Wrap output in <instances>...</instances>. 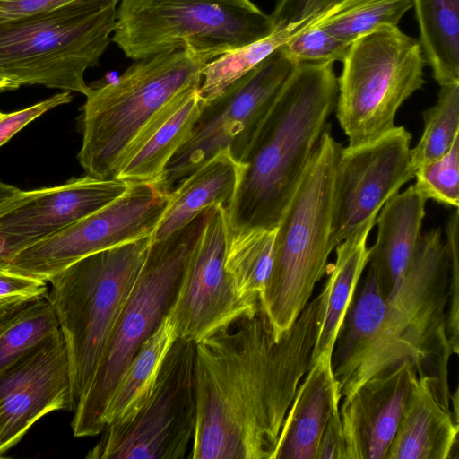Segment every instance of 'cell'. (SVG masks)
<instances>
[{"label":"cell","instance_id":"cell-41","mask_svg":"<svg viewBox=\"0 0 459 459\" xmlns=\"http://www.w3.org/2000/svg\"><path fill=\"white\" fill-rule=\"evenodd\" d=\"M22 248L16 237L0 231V272L9 271L14 256Z\"/></svg>","mask_w":459,"mask_h":459},{"label":"cell","instance_id":"cell-42","mask_svg":"<svg viewBox=\"0 0 459 459\" xmlns=\"http://www.w3.org/2000/svg\"><path fill=\"white\" fill-rule=\"evenodd\" d=\"M21 189L0 180V203L16 195Z\"/></svg>","mask_w":459,"mask_h":459},{"label":"cell","instance_id":"cell-11","mask_svg":"<svg viewBox=\"0 0 459 459\" xmlns=\"http://www.w3.org/2000/svg\"><path fill=\"white\" fill-rule=\"evenodd\" d=\"M195 343L177 338L139 404L109 424L88 459H183L196 421Z\"/></svg>","mask_w":459,"mask_h":459},{"label":"cell","instance_id":"cell-19","mask_svg":"<svg viewBox=\"0 0 459 459\" xmlns=\"http://www.w3.org/2000/svg\"><path fill=\"white\" fill-rule=\"evenodd\" d=\"M199 88L177 95L151 118L122 154L114 178L129 184L160 179L200 116L203 101Z\"/></svg>","mask_w":459,"mask_h":459},{"label":"cell","instance_id":"cell-37","mask_svg":"<svg viewBox=\"0 0 459 459\" xmlns=\"http://www.w3.org/2000/svg\"><path fill=\"white\" fill-rule=\"evenodd\" d=\"M48 294L47 281L10 271L0 272V314Z\"/></svg>","mask_w":459,"mask_h":459},{"label":"cell","instance_id":"cell-44","mask_svg":"<svg viewBox=\"0 0 459 459\" xmlns=\"http://www.w3.org/2000/svg\"><path fill=\"white\" fill-rule=\"evenodd\" d=\"M3 113L0 111V116L2 115Z\"/></svg>","mask_w":459,"mask_h":459},{"label":"cell","instance_id":"cell-35","mask_svg":"<svg viewBox=\"0 0 459 459\" xmlns=\"http://www.w3.org/2000/svg\"><path fill=\"white\" fill-rule=\"evenodd\" d=\"M446 245L449 256V299L447 333L452 354H458L459 343V212L455 209L446 223Z\"/></svg>","mask_w":459,"mask_h":459},{"label":"cell","instance_id":"cell-34","mask_svg":"<svg viewBox=\"0 0 459 459\" xmlns=\"http://www.w3.org/2000/svg\"><path fill=\"white\" fill-rule=\"evenodd\" d=\"M351 45L320 27L307 25L292 34L281 48L294 65L334 63L345 58Z\"/></svg>","mask_w":459,"mask_h":459},{"label":"cell","instance_id":"cell-5","mask_svg":"<svg viewBox=\"0 0 459 459\" xmlns=\"http://www.w3.org/2000/svg\"><path fill=\"white\" fill-rule=\"evenodd\" d=\"M120 0H77L0 22V71L21 85L86 95L115 30Z\"/></svg>","mask_w":459,"mask_h":459},{"label":"cell","instance_id":"cell-33","mask_svg":"<svg viewBox=\"0 0 459 459\" xmlns=\"http://www.w3.org/2000/svg\"><path fill=\"white\" fill-rule=\"evenodd\" d=\"M414 186L428 200L459 207V137L443 156L418 168Z\"/></svg>","mask_w":459,"mask_h":459},{"label":"cell","instance_id":"cell-9","mask_svg":"<svg viewBox=\"0 0 459 459\" xmlns=\"http://www.w3.org/2000/svg\"><path fill=\"white\" fill-rule=\"evenodd\" d=\"M273 30L251 0H121L111 40L134 60L187 49L207 63Z\"/></svg>","mask_w":459,"mask_h":459},{"label":"cell","instance_id":"cell-32","mask_svg":"<svg viewBox=\"0 0 459 459\" xmlns=\"http://www.w3.org/2000/svg\"><path fill=\"white\" fill-rule=\"evenodd\" d=\"M424 129L411 149L415 170L445 155L459 137V83L440 86L437 102L423 111Z\"/></svg>","mask_w":459,"mask_h":459},{"label":"cell","instance_id":"cell-10","mask_svg":"<svg viewBox=\"0 0 459 459\" xmlns=\"http://www.w3.org/2000/svg\"><path fill=\"white\" fill-rule=\"evenodd\" d=\"M342 62L336 117L356 147L395 126L400 107L425 84L426 61L419 40L384 25L353 41Z\"/></svg>","mask_w":459,"mask_h":459},{"label":"cell","instance_id":"cell-2","mask_svg":"<svg viewBox=\"0 0 459 459\" xmlns=\"http://www.w3.org/2000/svg\"><path fill=\"white\" fill-rule=\"evenodd\" d=\"M337 95L333 63L294 65L242 160L239 185L226 209L230 232L277 227L335 110Z\"/></svg>","mask_w":459,"mask_h":459},{"label":"cell","instance_id":"cell-12","mask_svg":"<svg viewBox=\"0 0 459 459\" xmlns=\"http://www.w3.org/2000/svg\"><path fill=\"white\" fill-rule=\"evenodd\" d=\"M294 64L281 46L221 94L203 103L190 137L167 164L160 179L169 192L219 151L230 148L242 163L252 138Z\"/></svg>","mask_w":459,"mask_h":459},{"label":"cell","instance_id":"cell-7","mask_svg":"<svg viewBox=\"0 0 459 459\" xmlns=\"http://www.w3.org/2000/svg\"><path fill=\"white\" fill-rule=\"evenodd\" d=\"M152 236L87 255L52 276L50 300L67 349L75 406L145 261Z\"/></svg>","mask_w":459,"mask_h":459},{"label":"cell","instance_id":"cell-21","mask_svg":"<svg viewBox=\"0 0 459 459\" xmlns=\"http://www.w3.org/2000/svg\"><path fill=\"white\" fill-rule=\"evenodd\" d=\"M459 426L439 402L435 381L418 375L405 402L386 459H450Z\"/></svg>","mask_w":459,"mask_h":459},{"label":"cell","instance_id":"cell-4","mask_svg":"<svg viewBox=\"0 0 459 459\" xmlns=\"http://www.w3.org/2000/svg\"><path fill=\"white\" fill-rule=\"evenodd\" d=\"M342 149L327 124L277 224L273 265L260 297L277 340L309 302L335 248L332 221Z\"/></svg>","mask_w":459,"mask_h":459},{"label":"cell","instance_id":"cell-23","mask_svg":"<svg viewBox=\"0 0 459 459\" xmlns=\"http://www.w3.org/2000/svg\"><path fill=\"white\" fill-rule=\"evenodd\" d=\"M243 169L244 164L235 160L230 148L219 151L170 191L169 204L152 240L168 237L209 207L222 205L227 209L235 197Z\"/></svg>","mask_w":459,"mask_h":459},{"label":"cell","instance_id":"cell-28","mask_svg":"<svg viewBox=\"0 0 459 459\" xmlns=\"http://www.w3.org/2000/svg\"><path fill=\"white\" fill-rule=\"evenodd\" d=\"M275 234L276 228L228 230L224 268L241 296L260 300L273 265Z\"/></svg>","mask_w":459,"mask_h":459},{"label":"cell","instance_id":"cell-22","mask_svg":"<svg viewBox=\"0 0 459 459\" xmlns=\"http://www.w3.org/2000/svg\"><path fill=\"white\" fill-rule=\"evenodd\" d=\"M427 199L411 185L378 212L377 235L368 248V270L387 298L406 273L421 235Z\"/></svg>","mask_w":459,"mask_h":459},{"label":"cell","instance_id":"cell-13","mask_svg":"<svg viewBox=\"0 0 459 459\" xmlns=\"http://www.w3.org/2000/svg\"><path fill=\"white\" fill-rule=\"evenodd\" d=\"M169 201L170 192L159 180L131 183L108 204L22 248L9 271L48 282L87 255L152 236Z\"/></svg>","mask_w":459,"mask_h":459},{"label":"cell","instance_id":"cell-8","mask_svg":"<svg viewBox=\"0 0 459 459\" xmlns=\"http://www.w3.org/2000/svg\"><path fill=\"white\" fill-rule=\"evenodd\" d=\"M204 60L187 49L134 60L116 81L85 95L77 158L87 175L114 178L129 144L166 104L202 82Z\"/></svg>","mask_w":459,"mask_h":459},{"label":"cell","instance_id":"cell-31","mask_svg":"<svg viewBox=\"0 0 459 459\" xmlns=\"http://www.w3.org/2000/svg\"><path fill=\"white\" fill-rule=\"evenodd\" d=\"M291 35L288 30H273L261 39L224 53L204 64L202 68L204 81L199 88L203 103L221 94L288 41Z\"/></svg>","mask_w":459,"mask_h":459},{"label":"cell","instance_id":"cell-15","mask_svg":"<svg viewBox=\"0 0 459 459\" xmlns=\"http://www.w3.org/2000/svg\"><path fill=\"white\" fill-rule=\"evenodd\" d=\"M411 134L394 126L377 140L342 149L338 160L332 221L335 247L375 220L385 204L414 178Z\"/></svg>","mask_w":459,"mask_h":459},{"label":"cell","instance_id":"cell-6","mask_svg":"<svg viewBox=\"0 0 459 459\" xmlns=\"http://www.w3.org/2000/svg\"><path fill=\"white\" fill-rule=\"evenodd\" d=\"M210 209L168 237L152 240L92 381L74 411L71 428L74 437H95L104 430L103 416L112 393L141 346L168 316Z\"/></svg>","mask_w":459,"mask_h":459},{"label":"cell","instance_id":"cell-25","mask_svg":"<svg viewBox=\"0 0 459 459\" xmlns=\"http://www.w3.org/2000/svg\"><path fill=\"white\" fill-rule=\"evenodd\" d=\"M420 44L439 86L459 83V0H411Z\"/></svg>","mask_w":459,"mask_h":459},{"label":"cell","instance_id":"cell-17","mask_svg":"<svg viewBox=\"0 0 459 459\" xmlns=\"http://www.w3.org/2000/svg\"><path fill=\"white\" fill-rule=\"evenodd\" d=\"M128 186L117 178L86 175L57 186L20 190L0 203V231L26 247L108 204Z\"/></svg>","mask_w":459,"mask_h":459},{"label":"cell","instance_id":"cell-1","mask_svg":"<svg viewBox=\"0 0 459 459\" xmlns=\"http://www.w3.org/2000/svg\"><path fill=\"white\" fill-rule=\"evenodd\" d=\"M329 283L279 340L262 309L195 343L192 459H273L325 318Z\"/></svg>","mask_w":459,"mask_h":459},{"label":"cell","instance_id":"cell-38","mask_svg":"<svg viewBox=\"0 0 459 459\" xmlns=\"http://www.w3.org/2000/svg\"><path fill=\"white\" fill-rule=\"evenodd\" d=\"M71 100V92L63 91L29 108L12 113H3L0 116V146L42 114Z\"/></svg>","mask_w":459,"mask_h":459},{"label":"cell","instance_id":"cell-14","mask_svg":"<svg viewBox=\"0 0 459 459\" xmlns=\"http://www.w3.org/2000/svg\"><path fill=\"white\" fill-rule=\"evenodd\" d=\"M227 241L226 209L212 206L168 314L178 338L196 343L261 307L260 300L241 296L226 273Z\"/></svg>","mask_w":459,"mask_h":459},{"label":"cell","instance_id":"cell-20","mask_svg":"<svg viewBox=\"0 0 459 459\" xmlns=\"http://www.w3.org/2000/svg\"><path fill=\"white\" fill-rule=\"evenodd\" d=\"M332 354L320 355L299 385L273 459H316L322 434L341 400Z\"/></svg>","mask_w":459,"mask_h":459},{"label":"cell","instance_id":"cell-29","mask_svg":"<svg viewBox=\"0 0 459 459\" xmlns=\"http://www.w3.org/2000/svg\"><path fill=\"white\" fill-rule=\"evenodd\" d=\"M59 329L48 295L0 314V370Z\"/></svg>","mask_w":459,"mask_h":459},{"label":"cell","instance_id":"cell-16","mask_svg":"<svg viewBox=\"0 0 459 459\" xmlns=\"http://www.w3.org/2000/svg\"><path fill=\"white\" fill-rule=\"evenodd\" d=\"M74 409L66 344L58 329L0 370V458L40 418Z\"/></svg>","mask_w":459,"mask_h":459},{"label":"cell","instance_id":"cell-43","mask_svg":"<svg viewBox=\"0 0 459 459\" xmlns=\"http://www.w3.org/2000/svg\"><path fill=\"white\" fill-rule=\"evenodd\" d=\"M19 85L9 76L0 71V91L15 90Z\"/></svg>","mask_w":459,"mask_h":459},{"label":"cell","instance_id":"cell-18","mask_svg":"<svg viewBox=\"0 0 459 459\" xmlns=\"http://www.w3.org/2000/svg\"><path fill=\"white\" fill-rule=\"evenodd\" d=\"M416 376L413 366L403 361L343 398L339 412L344 459H386Z\"/></svg>","mask_w":459,"mask_h":459},{"label":"cell","instance_id":"cell-36","mask_svg":"<svg viewBox=\"0 0 459 459\" xmlns=\"http://www.w3.org/2000/svg\"><path fill=\"white\" fill-rule=\"evenodd\" d=\"M342 0H277L270 15L273 30L292 34L316 21Z\"/></svg>","mask_w":459,"mask_h":459},{"label":"cell","instance_id":"cell-39","mask_svg":"<svg viewBox=\"0 0 459 459\" xmlns=\"http://www.w3.org/2000/svg\"><path fill=\"white\" fill-rule=\"evenodd\" d=\"M345 446L342 426L336 406L322 434L316 459H344Z\"/></svg>","mask_w":459,"mask_h":459},{"label":"cell","instance_id":"cell-27","mask_svg":"<svg viewBox=\"0 0 459 459\" xmlns=\"http://www.w3.org/2000/svg\"><path fill=\"white\" fill-rule=\"evenodd\" d=\"M385 304L386 297L373 273L368 270L366 277L358 284L334 343L332 367L336 380L377 332Z\"/></svg>","mask_w":459,"mask_h":459},{"label":"cell","instance_id":"cell-24","mask_svg":"<svg viewBox=\"0 0 459 459\" xmlns=\"http://www.w3.org/2000/svg\"><path fill=\"white\" fill-rule=\"evenodd\" d=\"M371 220L336 247V259L328 272L329 295L325 318L311 355L310 367L324 353H333L334 343L360 277L368 264L367 241L375 226Z\"/></svg>","mask_w":459,"mask_h":459},{"label":"cell","instance_id":"cell-30","mask_svg":"<svg viewBox=\"0 0 459 459\" xmlns=\"http://www.w3.org/2000/svg\"><path fill=\"white\" fill-rule=\"evenodd\" d=\"M411 7V0H342L308 25L320 27L351 44L381 26H397Z\"/></svg>","mask_w":459,"mask_h":459},{"label":"cell","instance_id":"cell-40","mask_svg":"<svg viewBox=\"0 0 459 459\" xmlns=\"http://www.w3.org/2000/svg\"><path fill=\"white\" fill-rule=\"evenodd\" d=\"M77 0H0V22L30 15Z\"/></svg>","mask_w":459,"mask_h":459},{"label":"cell","instance_id":"cell-3","mask_svg":"<svg viewBox=\"0 0 459 459\" xmlns=\"http://www.w3.org/2000/svg\"><path fill=\"white\" fill-rule=\"evenodd\" d=\"M448 299L449 256L437 228L420 235L406 273L386 298L379 327L337 379L341 399L371 377L408 361L417 376L434 379L439 402L450 410Z\"/></svg>","mask_w":459,"mask_h":459},{"label":"cell","instance_id":"cell-26","mask_svg":"<svg viewBox=\"0 0 459 459\" xmlns=\"http://www.w3.org/2000/svg\"><path fill=\"white\" fill-rule=\"evenodd\" d=\"M177 338L174 325L167 316L141 346L116 385L103 416L104 429L133 411L147 394Z\"/></svg>","mask_w":459,"mask_h":459}]
</instances>
